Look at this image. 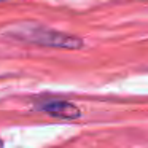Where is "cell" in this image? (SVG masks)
Segmentation results:
<instances>
[{"instance_id": "6da1fadb", "label": "cell", "mask_w": 148, "mask_h": 148, "mask_svg": "<svg viewBox=\"0 0 148 148\" xmlns=\"http://www.w3.org/2000/svg\"><path fill=\"white\" fill-rule=\"evenodd\" d=\"M21 38L27 40L30 43L42 46H51V48H62V49H78L83 46V40L73 35L58 32L51 29H43V27H34L26 29L24 34H21Z\"/></svg>"}, {"instance_id": "7a4b0ae2", "label": "cell", "mask_w": 148, "mask_h": 148, "mask_svg": "<svg viewBox=\"0 0 148 148\" xmlns=\"http://www.w3.org/2000/svg\"><path fill=\"white\" fill-rule=\"evenodd\" d=\"M43 112L48 115L56 116L61 119H77L80 118L81 112L75 103L72 102H64V100H54V102H48L42 107Z\"/></svg>"}, {"instance_id": "3957f363", "label": "cell", "mask_w": 148, "mask_h": 148, "mask_svg": "<svg viewBox=\"0 0 148 148\" xmlns=\"http://www.w3.org/2000/svg\"><path fill=\"white\" fill-rule=\"evenodd\" d=\"M0 148H3V142L0 140Z\"/></svg>"}]
</instances>
